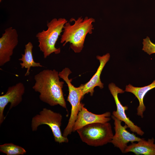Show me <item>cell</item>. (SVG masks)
<instances>
[{"instance_id":"obj_1","label":"cell","mask_w":155,"mask_h":155,"mask_svg":"<svg viewBox=\"0 0 155 155\" xmlns=\"http://www.w3.org/2000/svg\"><path fill=\"white\" fill-rule=\"evenodd\" d=\"M59 78L55 70H44L34 75L35 83L32 88L39 93V99L42 102L51 106L59 105L67 109L62 90L64 82Z\"/></svg>"},{"instance_id":"obj_2","label":"cell","mask_w":155,"mask_h":155,"mask_svg":"<svg viewBox=\"0 0 155 155\" xmlns=\"http://www.w3.org/2000/svg\"><path fill=\"white\" fill-rule=\"evenodd\" d=\"M74 24L71 25L69 22L65 24L63 32L61 36L60 43L63 46L69 42L70 48L75 53L80 52L84 47L85 39L88 34H91L94 29L92 23L95 19L86 17L84 19L79 17L77 20L72 18L70 19Z\"/></svg>"},{"instance_id":"obj_3","label":"cell","mask_w":155,"mask_h":155,"mask_svg":"<svg viewBox=\"0 0 155 155\" xmlns=\"http://www.w3.org/2000/svg\"><path fill=\"white\" fill-rule=\"evenodd\" d=\"M67 21L64 18H54L48 22L47 29L37 33L36 36L39 42L38 47L43 53L44 57L46 58L51 54L60 53V48H57L55 44L63 32V27Z\"/></svg>"},{"instance_id":"obj_4","label":"cell","mask_w":155,"mask_h":155,"mask_svg":"<svg viewBox=\"0 0 155 155\" xmlns=\"http://www.w3.org/2000/svg\"><path fill=\"white\" fill-rule=\"evenodd\" d=\"M76 131L83 142L94 147L111 143L114 135L111 125L108 122L90 124Z\"/></svg>"},{"instance_id":"obj_5","label":"cell","mask_w":155,"mask_h":155,"mask_svg":"<svg viewBox=\"0 0 155 155\" xmlns=\"http://www.w3.org/2000/svg\"><path fill=\"white\" fill-rule=\"evenodd\" d=\"M71 73L70 69L67 67L59 73L60 78H62L67 84L69 93L67 100L69 102L71 106V113L68 123L63 133V135L66 137H67L72 132L74 124L80 108L81 100L83 97L84 84L81 85L78 87L74 86L71 83L72 79L69 78V76Z\"/></svg>"},{"instance_id":"obj_6","label":"cell","mask_w":155,"mask_h":155,"mask_svg":"<svg viewBox=\"0 0 155 155\" xmlns=\"http://www.w3.org/2000/svg\"><path fill=\"white\" fill-rule=\"evenodd\" d=\"M62 119V116L60 113L44 108L38 114L32 117L31 122V129L32 131H36L39 126L47 125L52 131L55 142L59 143H68V139L63 135L61 130Z\"/></svg>"},{"instance_id":"obj_7","label":"cell","mask_w":155,"mask_h":155,"mask_svg":"<svg viewBox=\"0 0 155 155\" xmlns=\"http://www.w3.org/2000/svg\"><path fill=\"white\" fill-rule=\"evenodd\" d=\"M108 87L114 98L117 107L116 111L113 112V115L121 121L124 122L131 131L140 135L142 136L144 133L141 128L135 125L127 117L125 111L128 110V107L126 106H123L119 99L118 94L124 93L125 90H123L117 86L113 83L109 84Z\"/></svg>"},{"instance_id":"obj_8","label":"cell","mask_w":155,"mask_h":155,"mask_svg":"<svg viewBox=\"0 0 155 155\" xmlns=\"http://www.w3.org/2000/svg\"><path fill=\"white\" fill-rule=\"evenodd\" d=\"M18 42V34L15 29L9 27L5 30L4 33L0 38V66L10 60Z\"/></svg>"},{"instance_id":"obj_9","label":"cell","mask_w":155,"mask_h":155,"mask_svg":"<svg viewBox=\"0 0 155 155\" xmlns=\"http://www.w3.org/2000/svg\"><path fill=\"white\" fill-rule=\"evenodd\" d=\"M111 117L114 121L115 133L111 143L115 147L119 148L122 153H124L128 143L138 142L142 140V138L136 136L134 133L129 132L127 130V129L128 128L127 125L123 126L121 124L122 121L113 115Z\"/></svg>"},{"instance_id":"obj_10","label":"cell","mask_w":155,"mask_h":155,"mask_svg":"<svg viewBox=\"0 0 155 155\" xmlns=\"http://www.w3.org/2000/svg\"><path fill=\"white\" fill-rule=\"evenodd\" d=\"M25 92L23 84L19 82L14 85L9 87L6 93L0 96V124L3 122L5 117L3 112L5 106L10 103L9 111L18 105L22 101V96Z\"/></svg>"},{"instance_id":"obj_11","label":"cell","mask_w":155,"mask_h":155,"mask_svg":"<svg viewBox=\"0 0 155 155\" xmlns=\"http://www.w3.org/2000/svg\"><path fill=\"white\" fill-rule=\"evenodd\" d=\"M111 113L107 112L101 114H96L90 111L84 106V104L81 103L80 110L77 118L74 124L72 131L77 130L84 126L90 124L96 123H105L111 120L110 117Z\"/></svg>"},{"instance_id":"obj_12","label":"cell","mask_w":155,"mask_h":155,"mask_svg":"<svg viewBox=\"0 0 155 155\" xmlns=\"http://www.w3.org/2000/svg\"><path fill=\"white\" fill-rule=\"evenodd\" d=\"M110 57L109 53L102 56H97L96 58L99 61L100 64L96 72L90 80L86 83L84 84L83 89V96L89 93L92 96L94 92V89L95 87L98 86L101 89L104 87V84L100 79L102 71L106 63L108 61Z\"/></svg>"},{"instance_id":"obj_13","label":"cell","mask_w":155,"mask_h":155,"mask_svg":"<svg viewBox=\"0 0 155 155\" xmlns=\"http://www.w3.org/2000/svg\"><path fill=\"white\" fill-rule=\"evenodd\" d=\"M154 141L153 138L147 140L142 138L137 143L133 142L128 146L124 153L132 152L136 155H155Z\"/></svg>"},{"instance_id":"obj_14","label":"cell","mask_w":155,"mask_h":155,"mask_svg":"<svg viewBox=\"0 0 155 155\" xmlns=\"http://www.w3.org/2000/svg\"><path fill=\"white\" fill-rule=\"evenodd\" d=\"M154 88L155 80L150 84L143 87H135L130 84L126 86L125 91L133 94L139 101V104L137 108V114L142 118L144 117L143 113L146 109L143 102L144 97L149 90Z\"/></svg>"},{"instance_id":"obj_15","label":"cell","mask_w":155,"mask_h":155,"mask_svg":"<svg viewBox=\"0 0 155 155\" xmlns=\"http://www.w3.org/2000/svg\"><path fill=\"white\" fill-rule=\"evenodd\" d=\"M33 45L30 42H28L25 45L24 52L22 54V57L19 59L22 62L20 63L21 67L27 69L25 76L29 75L30 70L31 67H43L39 63L36 62L34 60L32 53Z\"/></svg>"},{"instance_id":"obj_16","label":"cell","mask_w":155,"mask_h":155,"mask_svg":"<svg viewBox=\"0 0 155 155\" xmlns=\"http://www.w3.org/2000/svg\"><path fill=\"white\" fill-rule=\"evenodd\" d=\"M0 151L7 155H23L26 152L23 148L12 143L1 145Z\"/></svg>"},{"instance_id":"obj_17","label":"cell","mask_w":155,"mask_h":155,"mask_svg":"<svg viewBox=\"0 0 155 155\" xmlns=\"http://www.w3.org/2000/svg\"><path fill=\"white\" fill-rule=\"evenodd\" d=\"M142 50L149 55L155 53V44L152 42L148 36L143 39Z\"/></svg>"},{"instance_id":"obj_18","label":"cell","mask_w":155,"mask_h":155,"mask_svg":"<svg viewBox=\"0 0 155 155\" xmlns=\"http://www.w3.org/2000/svg\"><path fill=\"white\" fill-rule=\"evenodd\" d=\"M2 1V0H0V2H1Z\"/></svg>"}]
</instances>
